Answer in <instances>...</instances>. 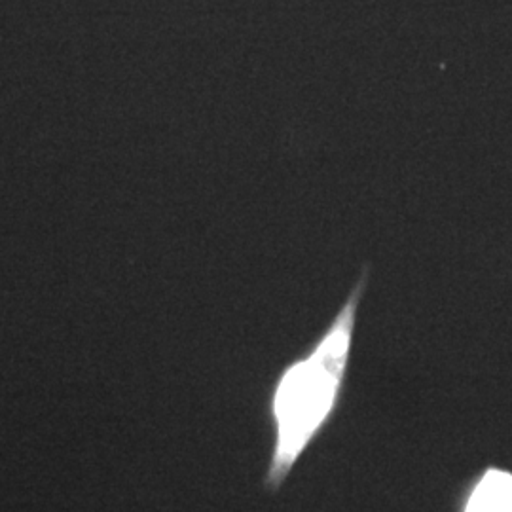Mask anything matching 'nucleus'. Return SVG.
<instances>
[{"mask_svg":"<svg viewBox=\"0 0 512 512\" xmlns=\"http://www.w3.org/2000/svg\"><path fill=\"white\" fill-rule=\"evenodd\" d=\"M363 281L349 294L329 329L310 353L279 376L272 395L275 442L266 486H283L294 465L329 423L346 382Z\"/></svg>","mask_w":512,"mask_h":512,"instance_id":"obj_1","label":"nucleus"},{"mask_svg":"<svg viewBox=\"0 0 512 512\" xmlns=\"http://www.w3.org/2000/svg\"><path fill=\"white\" fill-rule=\"evenodd\" d=\"M463 512H512V475L490 469L478 480Z\"/></svg>","mask_w":512,"mask_h":512,"instance_id":"obj_2","label":"nucleus"}]
</instances>
